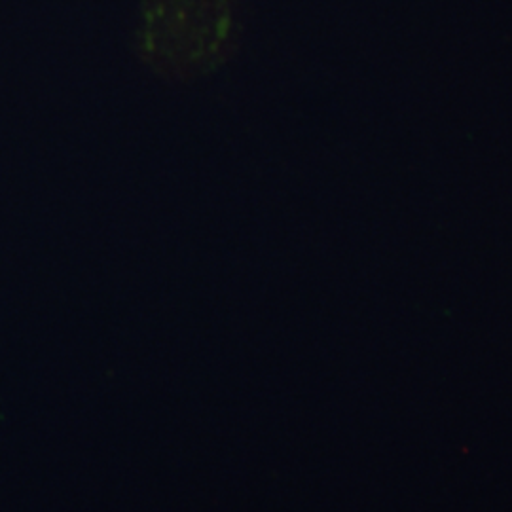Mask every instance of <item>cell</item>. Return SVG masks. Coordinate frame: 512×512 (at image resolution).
<instances>
[{
    "mask_svg": "<svg viewBox=\"0 0 512 512\" xmlns=\"http://www.w3.org/2000/svg\"><path fill=\"white\" fill-rule=\"evenodd\" d=\"M241 38L239 0H143L133 50L160 80L194 84L224 69Z\"/></svg>",
    "mask_w": 512,
    "mask_h": 512,
    "instance_id": "6da1fadb",
    "label": "cell"
}]
</instances>
